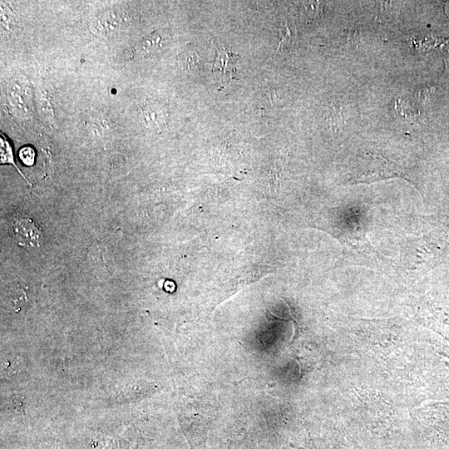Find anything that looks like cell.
<instances>
[{"label": "cell", "mask_w": 449, "mask_h": 449, "mask_svg": "<svg viewBox=\"0 0 449 449\" xmlns=\"http://www.w3.org/2000/svg\"><path fill=\"white\" fill-rule=\"evenodd\" d=\"M233 58H236V54L226 51V49H221L218 53V56L216 58L215 67L213 68L214 72L222 73V78H226V74H228V69L226 67L229 65L230 62L233 61Z\"/></svg>", "instance_id": "52a82bcc"}, {"label": "cell", "mask_w": 449, "mask_h": 449, "mask_svg": "<svg viewBox=\"0 0 449 449\" xmlns=\"http://www.w3.org/2000/svg\"><path fill=\"white\" fill-rule=\"evenodd\" d=\"M11 234L16 243L23 248H38L42 243L43 230L31 218L14 221Z\"/></svg>", "instance_id": "6da1fadb"}, {"label": "cell", "mask_w": 449, "mask_h": 449, "mask_svg": "<svg viewBox=\"0 0 449 449\" xmlns=\"http://www.w3.org/2000/svg\"><path fill=\"white\" fill-rule=\"evenodd\" d=\"M16 26L14 16L11 9L7 8L6 4H1V28L4 33H11L14 26Z\"/></svg>", "instance_id": "9c48e42d"}, {"label": "cell", "mask_w": 449, "mask_h": 449, "mask_svg": "<svg viewBox=\"0 0 449 449\" xmlns=\"http://www.w3.org/2000/svg\"><path fill=\"white\" fill-rule=\"evenodd\" d=\"M167 115L164 107L147 105L139 112L142 125L151 131H162L167 125Z\"/></svg>", "instance_id": "277c9868"}, {"label": "cell", "mask_w": 449, "mask_h": 449, "mask_svg": "<svg viewBox=\"0 0 449 449\" xmlns=\"http://www.w3.org/2000/svg\"><path fill=\"white\" fill-rule=\"evenodd\" d=\"M19 157L24 164L31 166L33 164L34 159H36V154H34L33 148L26 147L22 148L19 152Z\"/></svg>", "instance_id": "8fae6325"}, {"label": "cell", "mask_w": 449, "mask_h": 449, "mask_svg": "<svg viewBox=\"0 0 449 449\" xmlns=\"http://www.w3.org/2000/svg\"><path fill=\"white\" fill-rule=\"evenodd\" d=\"M122 22L123 18L120 13L115 9H107L93 19L90 29L97 36L108 37L120 29Z\"/></svg>", "instance_id": "3957f363"}, {"label": "cell", "mask_w": 449, "mask_h": 449, "mask_svg": "<svg viewBox=\"0 0 449 449\" xmlns=\"http://www.w3.org/2000/svg\"><path fill=\"white\" fill-rule=\"evenodd\" d=\"M305 4V9H307V11L310 17L318 16L320 11H322L319 2H307Z\"/></svg>", "instance_id": "7c38bea8"}, {"label": "cell", "mask_w": 449, "mask_h": 449, "mask_svg": "<svg viewBox=\"0 0 449 449\" xmlns=\"http://www.w3.org/2000/svg\"><path fill=\"white\" fill-rule=\"evenodd\" d=\"M291 37H292V36H291V29L288 26V23H285L281 24L278 51H280L281 48H285L286 46L290 43Z\"/></svg>", "instance_id": "30bf717a"}, {"label": "cell", "mask_w": 449, "mask_h": 449, "mask_svg": "<svg viewBox=\"0 0 449 449\" xmlns=\"http://www.w3.org/2000/svg\"><path fill=\"white\" fill-rule=\"evenodd\" d=\"M0 154H1V164H11L18 170L19 174H21L24 180L27 182V179L24 177L21 169H19L16 164L14 159V152L11 143L8 141L6 135L1 133V137H0Z\"/></svg>", "instance_id": "8992f818"}, {"label": "cell", "mask_w": 449, "mask_h": 449, "mask_svg": "<svg viewBox=\"0 0 449 449\" xmlns=\"http://www.w3.org/2000/svg\"><path fill=\"white\" fill-rule=\"evenodd\" d=\"M181 61L182 66H184L186 70H194V69H196L199 66L200 56L199 53L194 51H189L182 54Z\"/></svg>", "instance_id": "ba28073f"}, {"label": "cell", "mask_w": 449, "mask_h": 449, "mask_svg": "<svg viewBox=\"0 0 449 449\" xmlns=\"http://www.w3.org/2000/svg\"><path fill=\"white\" fill-rule=\"evenodd\" d=\"M8 100L16 115L27 117L31 111V95L26 83L21 80H14L8 85Z\"/></svg>", "instance_id": "7a4b0ae2"}, {"label": "cell", "mask_w": 449, "mask_h": 449, "mask_svg": "<svg viewBox=\"0 0 449 449\" xmlns=\"http://www.w3.org/2000/svg\"><path fill=\"white\" fill-rule=\"evenodd\" d=\"M165 38L159 32H152L143 38L138 43V49L142 53H152L164 47Z\"/></svg>", "instance_id": "5b68a950"}]
</instances>
